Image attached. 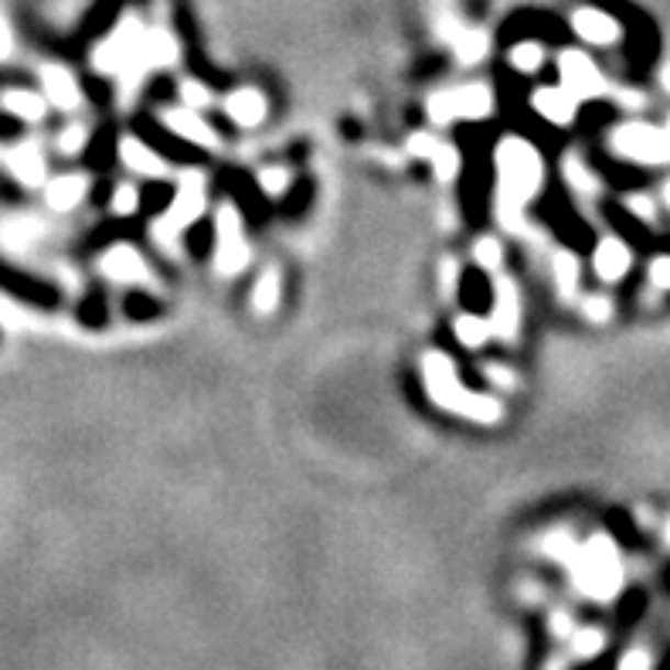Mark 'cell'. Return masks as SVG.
Instances as JSON below:
<instances>
[{
  "label": "cell",
  "instance_id": "32",
  "mask_svg": "<svg viewBox=\"0 0 670 670\" xmlns=\"http://www.w3.org/2000/svg\"><path fill=\"white\" fill-rule=\"evenodd\" d=\"M576 538L572 535H566V532H555V535H548L545 538V545H541V551L548 555V558H555V561H561V566H566V561L572 558V551H576Z\"/></svg>",
  "mask_w": 670,
  "mask_h": 670
},
{
  "label": "cell",
  "instance_id": "45",
  "mask_svg": "<svg viewBox=\"0 0 670 670\" xmlns=\"http://www.w3.org/2000/svg\"><path fill=\"white\" fill-rule=\"evenodd\" d=\"M667 130H670V120H667Z\"/></svg>",
  "mask_w": 670,
  "mask_h": 670
},
{
  "label": "cell",
  "instance_id": "9",
  "mask_svg": "<svg viewBox=\"0 0 670 670\" xmlns=\"http://www.w3.org/2000/svg\"><path fill=\"white\" fill-rule=\"evenodd\" d=\"M144 34H147L144 24H139L136 18H126V21L110 34V38H105V42L96 48L92 65L99 68V72H105V76H120L123 68L133 62L139 42H144Z\"/></svg>",
  "mask_w": 670,
  "mask_h": 670
},
{
  "label": "cell",
  "instance_id": "21",
  "mask_svg": "<svg viewBox=\"0 0 670 670\" xmlns=\"http://www.w3.org/2000/svg\"><path fill=\"white\" fill-rule=\"evenodd\" d=\"M86 191H89V181L82 178V174H65V178H55L48 185L45 198L55 211H72L86 201Z\"/></svg>",
  "mask_w": 670,
  "mask_h": 670
},
{
  "label": "cell",
  "instance_id": "19",
  "mask_svg": "<svg viewBox=\"0 0 670 670\" xmlns=\"http://www.w3.org/2000/svg\"><path fill=\"white\" fill-rule=\"evenodd\" d=\"M572 31L589 45H613V42H619V34H623L619 21H613L606 11H576L572 14Z\"/></svg>",
  "mask_w": 670,
  "mask_h": 670
},
{
  "label": "cell",
  "instance_id": "24",
  "mask_svg": "<svg viewBox=\"0 0 670 670\" xmlns=\"http://www.w3.org/2000/svg\"><path fill=\"white\" fill-rule=\"evenodd\" d=\"M0 105L11 113V116H21V120H42L45 116V99L34 96V92H4L0 96Z\"/></svg>",
  "mask_w": 670,
  "mask_h": 670
},
{
  "label": "cell",
  "instance_id": "33",
  "mask_svg": "<svg viewBox=\"0 0 670 670\" xmlns=\"http://www.w3.org/2000/svg\"><path fill=\"white\" fill-rule=\"evenodd\" d=\"M259 185H263V191L272 194V198L287 194V188H290V170H287V167H266V170L259 174Z\"/></svg>",
  "mask_w": 670,
  "mask_h": 670
},
{
  "label": "cell",
  "instance_id": "26",
  "mask_svg": "<svg viewBox=\"0 0 670 670\" xmlns=\"http://www.w3.org/2000/svg\"><path fill=\"white\" fill-rule=\"evenodd\" d=\"M551 269H555V283H558V293L561 297H572L579 290V259L566 249H558L555 259H551Z\"/></svg>",
  "mask_w": 670,
  "mask_h": 670
},
{
  "label": "cell",
  "instance_id": "28",
  "mask_svg": "<svg viewBox=\"0 0 670 670\" xmlns=\"http://www.w3.org/2000/svg\"><path fill=\"white\" fill-rule=\"evenodd\" d=\"M541 62H545V52H541V45H535V42H521V45H514V48L507 52V65L517 68V72H524V76L538 72Z\"/></svg>",
  "mask_w": 670,
  "mask_h": 670
},
{
  "label": "cell",
  "instance_id": "1",
  "mask_svg": "<svg viewBox=\"0 0 670 670\" xmlns=\"http://www.w3.org/2000/svg\"><path fill=\"white\" fill-rule=\"evenodd\" d=\"M498 219L504 228H524V204L541 191L545 160L524 136H501L498 154Z\"/></svg>",
  "mask_w": 670,
  "mask_h": 670
},
{
  "label": "cell",
  "instance_id": "10",
  "mask_svg": "<svg viewBox=\"0 0 670 670\" xmlns=\"http://www.w3.org/2000/svg\"><path fill=\"white\" fill-rule=\"evenodd\" d=\"M558 72H561V86H566L579 102L582 99H599L610 92L606 76L599 72V65L592 58H585L582 52H561L558 55Z\"/></svg>",
  "mask_w": 670,
  "mask_h": 670
},
{
  "label": "cell",
  "instance_id": "40",
  "mask_svg": "<svg viewBox=\"0 0 670 670\" xmlns=\"http://www.w3.org/2000/svg\"><path fill=\"white\" fill-rule=\"evenodd\" d=\"M439 272H443V276H439V283H443V293H446V297H453L456 283H460V266H456L453 259H446Z\"/></svg>",
  "mask_w": 670,
  "mask_h": 670
},
{
  "label": "cell",
  "instance_id": "37",
  "mask_svg": "<svg viewBox=\"0 0 670 670\" xmlns=\"http://www.w3.org/2000/svg\"><path fill=\"white\" fill-rule=\"evenodd\" d=\"M650 283L660 290H670V256H657L650 263Z\"/></svg>",
  "mask_w": 670,
  "mask_h": 670
},
{
  "label": "cell",
  "instance_id": "27",
  "mask_svg": "<svg viewBox=\"0 0 670 670\" xmlns=\"http://www.w3.org/2000/svg\"><path fill=\"white\" fill-rule=\"evenodd\" d=\"M276 303H279V269H266L263 276H259V283H256V293H253V306H256V313H272L276 310Z\"/></svg>",
  "mask_w": 670,
  "mask_h": 670
},
{
  "label": "cell",
  "instance_id": "44",
  "mask_svg": "<svg viewBox=\"0 0 670 670\" xmlns=\"http://www.w3.org/2000/svg\"><path fill=\"white\" fill-rule=\"evenodd\" d=\"M663 201H667V208H670V181L663 185Z\"/></svg>",
  "mask_w": 670,
  "mask_h": 670
},
{
  "label": "cell",
  "instance_id": "43",
  "mask_svg": "<svg viewBox=\"0 0 670 670\" xmlns=\"http://www.w3.org/2000/svg\"><path fill=\"white\" fill-rule=\"evenodd\" d=\"M663 89L670 92V68H663Z\"/></svg>",
  "mask_w": 670,
  "mask_h": 670
},
{
  "label": "cell",
  "instance_id": "20",
  "mask_svg": "<svg viewBox=\"0 0 670 670\" xmlns=\"http://www.w3.org/2000/svg\"><path fill=\"white\" fill-rule=\"evenodd\" d=\"M42 82H45V99L52 105H58V110H76V105L82 102L76 76L68 72V68H62V65L42 68Z\"/></svg>",
  "mask_w": 670,
  "mask_h": 670
},
{
  "label": "cell",
  "instance_id": "2",
  "mask_svg": "<svg viewBox=\"0 0 670 670\" xmlns=\"http://www.w3.org/2000/svg\"><path fill=\"white\" fill-rule=\"evenodd\" d=\"M422 378H426V395L453 415L487 422L490 426V422H498L504 412L498 399L470 392L460 381V375H456V365L443 355V350H426V355H422Z\"/></svg>",
  "mask_w": 670,
  "mask_h": 670
},
{
  "label": "cell",
  "instance_id": "15",
  "mask_svg": "<svg viewBox=\"0 0 670 670\" xmlns=\"http://www.w3.org/2000/svg\"><path fill=\"white\" fill-rule=\"evenodd\" d=\"M409 150L415 157H426L436 167V178L439 181H453L456 174H460V150L449 147V144H439V139H433L426 133H415L409 139Z\"/></svg>",
  "mask_w": 670,
  "mask_h": 670
},
{
  "label": "cell",
  "instance_id": "3",
  "mask_svg": "<svg viewBox=\"0 0 670 670\" xmlns=\"http://www.w3.org/2000/svg\"><path fill=\"white\" fill-rule=\"evenodd\" d=\"M566 566L572 569L576 585L589 599H599V603H610V599H616L623 589V561H619L616 545L606 535H595V538L576 545Z\"/></svg>",
  "mask_w": 670,
  "mask_h": 670
},
{
  "label": "cell",
  "instance_id": "29",
  "mask_svg": "<svg viewBox=\"0 0 670 670\" xmlns=\"http://www.w3.org/2000/svg\"><path fill=\"white\" fill-rule=\"evenodd\" d=\"M561 174H566V178H569V185L579 191V194H595L599 191V181H595V174L576 157V154H569L566 157V167H561Z\"/></svg>",
  "mask_w": 670,
  "mask_h": 670
},
{
  "label": "cell",
  "instance_id": "18",
  "mask_svg": "<svg viewBox=\"0 0 670 670\" xmlns=\"http://www.w3.org/2000/svg\"><path fill=\"white\" fill-rule=\"evenodd\" d=\"M225 113H228L232 123L249 126V130H253V126H259V123L266 120L269 102H266V96H263L259 89L245 86V89H235V92L225 99Z\"/></svg>",
  "mask_w": 670,
  "mask_h": 670
},
{
  "label": "cell",
  "instance_id": "16",
  "mask_svg": "<svg viewBox=\"0 0 670 670\" xmlns=\"http://www.w3.org/2000/svg\"><path fill=\"white\" fill-rule=\"evenodd\" d=\"M592 266H595V276L606 279V283H619V279L629 272L633 266V253L623 238H603L595 245V256H592Z\"/></svg>",
  "mask_w": 670,
  "mask_h": 670
},
{
  "label": "cell",
  "instance_id": "4",
  "mask_svg": "<svg viewBox=\"0 0 670 670\" xmlns=\"http://www.w3.org/2000/svg\"><path fill=\"white\" fill-rule=\"evenodd\" d=\"M201 215H204V178L191 170V174H185V178H181L178 194H174L170 208L154 222L150 235L157 238V245H164L167 253H174V249H178L181 232L188 225H194Z\"/></svg>",
  "mask_w": 670,
  "mask_h": 670
},
{
  "label": "cell",
  "instance_id": "39",
  "mask_svg": "<svg viewBox=\"0 0 670 670\" xmlns=\"http://www.w3.org/2000/svg\"><path fill=\"white\" fill-rule=\"evenodd\" d=\"M619 670H654V660L647 650H629L623 660H619Z\"/></svg>",
  "mask_w": 670,
  "mask_h": 670
},
{
  "label": "cell",
  "instance_id": "42",
  "mask_svg": "<svg viewBox=\"0 0 670 670\" xmlns=\"http://www.w3.org/2000/svg\"><path fill=\"white\" fill-rule=\"evenodd\" d=\"M11 52V34H8V27L0 24V58H4Z\"/></svg>",
  "mask_w": 670,
  "mask_h": 670
},
{
  "label": "cell",
  "instance_id": "6",
  "mask_svg": "<svg viewBox=\"0 0 670 670\" xmlns=\"http://www.w3.org/2000/svg\"><path fill=\"white\" fill-rule=\"evenodd\" d=\"M426 110H429V120L439 126L453 120H487L493 113V92L483 82H470L464 89H443L429 96Z\"/></svg>",
  "mask_w": 670,
  "mask_h": 670
},
{
  "label": "cell",
  "instance_id": "41",
  "mask_svg": "<svg viewBox=\"0 0 670 670\" xmlns=\"http://www.w3.org/2000/svg\"><path fill=\"white\" fill-rule=\"evenodd\" d=\"M487 378L498 384V388H514V371H507V368H501V365H487Z\"/></svg>",
  "mask_w": 670,
  "mask_h": 670
},
{
  "label": "cell",
  "instance_id": "14",
  "mask_svg": "<svg viewBox=\"0 0 670 670\" xmlns=\"http://www.w3.org/2000/svg\"><path fill=\"white\" fill-rule=\"evenodd\" d=\"M532 105L541 120H548L551 126H572L576 113H579V99L566 89V86H548V89H535L532 92Z\"/></svg>",
  "mask_w": 670,
  "mask_h": 670
},
{
  "label": "cell",
  "instance_id": "13",
  "mask_svg": "<svg viewBox=\"0 0 670 670\" xmlns=\"http://www.w3.org/2000/svg\"><path fill=\"white\" fill-rule=\"evenodd\" d=\"M160 123L194 147H219V133L201 120L198 110H188V105H167V110H160Z\"/></svg>",
  "mask_w": 670,
  "mask_h": 670
},
{
  "label": "cell",
  "instance_id": "23",
  "mask_svg": "<svg viewBox=\"0 0 670 670\" xmlns=\"http://www.w3.org/2000/svg\"><path fill=\"white\" fill-rule=\"evenodd\" d=\"M8 164H11L14 178H21L24 185H42V181H45V160H42V150L34 147V144L18 147V150L8 157Z\"/></svg>",
  "mask_w": 670,
  "mask_h": 670
},
{
  "label": "cell",
  "instance_id": "30",
  "mask_svg": "<svg viewBox=\"0 0 670 670\" xmlns=\"http://www.w3.org/2000/svg\"><path fill=\"white\" fill-rule=\"evenodd\" d=\"M473 259H477L483 269L498 272V269H501V259H504L501 242H498V238H477V245H473Z\"/></svg>",
  "mask_w": 670,
  "mask_h": 670
},
{
  "label": "cell",
  "instance_id": "5",
  "mask_svg": "<svg viewBox=\"0 0 670 670\" xmlns=\"http://www.w3.org/2000/svg\"><path fill=\"white\" fill-rule=\"evenodd\" d=\"M613 154L637 160L647 167H663L670 164V130L650 126V123H623L610 136Z\"/></svg>",
  "mask_w": 670,
  "mask_h": 670
},
{
  "label": "cell",
  "instance_id": "8",
  "mask_svg": "<svg viewBox=\"0 0 670 670\" xmlns=\"http://www.w3.org/2000/svg\"><path fill=\"white\" fill-rule=\"evenodd\" d=\"M174 62H178V42H174L170 34L160 31V27L147 31L144 42H139V48H136V55H133V62L120 72V82H123L126 92H133L139 82L154 72V68H170Z\"/></svg>",
  "mask_w": 670,
  "mask_h": 670
},
{
  "label": "cell",
  "instance_id": "35",
  "mask_svg": "<svg viewBox=\"0 0 670 670\" xmlns=\"http://www.w3.org/2000/svg\"><path fill=\"white\" fill-rule=\"evenodd\" d=\"M572 647H576L579 657H592V654L603 650V633H599L595 626L592 629H579L576 637H572Z\"/></svg>",
  "mask_w": 670,
  "mask_h": 670
},
{
  "label": "cell",
  "instance_id": "22",
  "mask_svg": "<svg viewBox=\"0 0 670 670\" xmlns=\"http://www.w3.org/2000/svg\"><path fill=\"white\" fill-rule=\"evenodd\" d=\"M446 42L453 45L456 58H460L464 65H477L483 55H487V34L483 31H473V27H449L446 31Z\"/></svg>",
  "mask_w": 670,
  "mask_h": 670
},
{
  "label": "cell",
  "instance_id": "34",
  "mask_svg": "<svg viewBox=\"0 0 670 670\" xmlns=\"http://www.w3.org/2000/svg\"><path fill=\"white\" fill-rule=\"evenodd\" d=\"M86 139H89L86 126H68V130L58 136V150H62V154H68V157H76V154H82V150H86Z\"/></svg>",
  "mask_w": 670,
  "mask_h": 670
},
{
  "label": "cell",
  "instance_id": "25",
  "mask_svg": "<svg viewBox=\"0 0 670 670\" xmlns=\"http://www.w3.org/2000/svg\"><path fill=\"white\" fill-rule=\"evenodd\" d=\"M453 334H456V340H460L464 347H483V344L493 337L490 321H483V316H473V313H467V316H456Z\"/></svg>",
  "mask_w": 670,
  "mask_h": 670
},
{
  "label": "cell",
  "instance_id": "17",
  "mask_svg": "<svg viewBox=\"0 0 670 670\" xmlns=\"http://www.w3.org/2000/svg\"><path fill=\"white\" fill-rule=\"evenodd\" d=\"M120 160L136 170V174H147V178H167L170 167L160 154H154L139 136H120Z\"/></svg>",
  "mask_w": 670,
  "mask_h": 670
},
{
  "label": "cell",
  "instance_id": "31",
  "mask_svg": "<svg viewBox=\"0 0 670 670\" xmlns=\"http://www.w3.org/2000/svg\"><path fill=\"white\" fill-rule=\"evenodd\" d=\"M178 96H181V105H188V110H198V113L211 105V92L198 79H185L178 86Z\"/></svg>",
  "mask_w": 670,
  "mask_h": 670
},
{
  "label": "cell",
  "instance_id": "36",
  "mask_svg": "<svg viewBox=\"0 0 670 670\" xmlns=\"http://www.w3.org/2000/svg\"><path fill=\"white\" fill-rule=\"evenodd\" d=\"M136 208H139V191L133 185H120L113 191V211L116 215H133Z\"/></svg>",
  "mask_w": 670,
  "mask_h": 670
},
{
  "label": "cell",
  "instance_id": "7",
  "mask_svg": "<svg viewBox=\"0 0 670 670\" xmlns=\"http://www.w3.org/2000/svg\"><path fill=\"white\" fill-rule=\"evenodd\" d=\"M249 242H245L242 215L235 204H222L215 215V269L222 276H238L249 266Z\"/></svg>",
  "mask_w": 670,
  "mask_h": 670
},
{
  "label": "cell",
  "instance_id": "38",
  "mask_svg": "<svg viewBox=\"0 0 670 670\" xmlns=\"http://www.w3.org/2000/svg\"><path fill=\"white\" fill-rule=\"evenodd\" d=\"M610 313H613V306H610L606 297H589L585 300V316H589V321L603 324V321H610Z\"/></svg>",
  "mask_w": 670,
  "mask_h": 670
},
{
  "label": "cell",
  "instance_id": "12",
  "mask_svg": "<svg viewBox=\"0 0 670 670\" xmlns=\"http://www.w3.org/2000/svg\"><path fill=\"white\" fill-rule=\"evenodd\" d=\"M521 327V297L511 276H493V316H490V331L501 340H517Z\"/></svg>",
  "mask_w": 670,
  "mask_h": 670
},
{
  "label": "cell",
  "instance_id": "11",
  "mask_svg": "<svg viewBox=\"0 0 670 670\" xmlns=\"http://www.w3.org/2000/svg\"><path fill=\"white\" fill-rule=\"evenodd\" d=\"M99 272L105 279H113V283H126V287H154V276L144 263V256H139L133 245L120 242L113 245L110 253H105L99 259Z\"/></svg>",
  "mask_w": 670,
  "mask_h": 670
}]
</instances>
